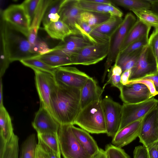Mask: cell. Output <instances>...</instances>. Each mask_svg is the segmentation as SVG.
Returning <instances> with one entry per match:
<instances>
[{"instance_id": "45", "label": "cell", "mask_w": 158, "mask_h": 158, "mask_svg": "<svg viewBox=\"0 0 158 158\" xmlns=\"http://www.w3.org/2000/svg\"><path fill=\"white\" fill-rule=\"evenodd\" d=\"M38 144L43 150L48 158H61L40 139H38Z\"/></svg>"}, {"instance_id": "22", "label": "cell", "mask_w": 158, "mask_h": 158, "mask_svg": "<svg viewBox=\"0 0 158 158\" xmlns=\"http://www.w3.org/2000/svg\"><path fill=\"white\" fill-rule=\"evenodd\" d=\"M79 7L84 11L102 13H109L111 15L122 17L123 12L113 5L90 2L86 0H78Z\"/></svg>"}, {"instance_id": "25", "label": "cell", "mask_w": 158, "mask_h": 158, "mask_svg": "<svg viewBox=\"0 0 158 158\" xmlns=\"http://www.w3.org/2000/svg\"><path fill=\"white\" fill-rule=\"evenodd\" d=\"M0 136L8 142L14 134L10 117L4 106L0 107Z\"/></svg>"}, {"instance_id": "33", "label": "cell", "mask_w": 158, "mask_h": 158, "mask_svg": "<svg viewBox=\"0 0 158 158\" xmlns=\"http://www.w3.org/2000/svg\"><path fill=\"white\" fill-rule=\"evenodd\" d=\"M19 138L14 134L0 152V158H18Z\"/></svg>"}, {"instance_id": "39", "label": "cell", "mask_w": 158, "mask_h": 158, "mask_svg": "<svg viewBox=\"0 0 158 158\" xmlns=\"http://www.w3.org/2000/svg\"><path fill=\"white\" fill-rule=\"evenodd\" d=\"M148 35L143 37L131 44L120 53H130L146 47L148 44Z\"/></svg>"}, {"instance_id": "49", "label": "cell", "mask_w": 158, "mask_h": 158, "mask_svg": "<svg viewBox=\"0 0 158 158\" xmlns=\"http://www.w3.org/2000/svg\"><path fill=\"white\" fill-rule=\"evenodd\" d=\"M91 158H109L107 153L105 150L99 148L98 152Z\"/></svg>"}, {"instance_id": "48", "label": "cell", "mask_w": 158, "mask_h": 158, "mask_svg": "<svg viewBox=\"0 0 158 158\" xmlns=\"http://www.w3.org/2000/svg\"><path fill=\"white\" fill-rule=\"evenodd\" d=\"M142 79H148L152 81L153 82L156 91L158 92V72L155 74L148 76Z\"/></svg>"}, {"instance_id": "17", "label": "cell", "mask_w": 158, "mask_h": 158, "mask_svg": "<svg viewBox=\"0 0 158 158\" xmlns=\"http://www.w3.org/2000/svg\"><path fill=\"white\" fill-rule=\"evenodd\" d=\"M120 91V98L125 104L139 103L154 97L147 87L141 83L123 85Z\"/></svg>"}, {"instance_id": "11", "label": "cell", "mask_w": 158, "mask_h": 158, "mask_svg": "<svg viewBox=\"0 0 158 158\" xmlns=\"http://www.w3.org/2000/svg\"><path fill=\"white\" fill-rule=\"evenodd\" d=\"M106 133L113 137L118 131L121 122L122 106L106 96L102 99Z\"/></svg>"}, {"instance_id": "37", "label": "cell", "mask_w": 158, "mask_h": 158, "mask_svg": "<svg viewBox=\"0 0 158 158\" xmlns=\"http://www.w3.org/2000/svg\"><path fill=\"white\" fill-rule=\"evenodd\" d=\"M0 78L4 75L10 63L2 34L0 32Z\"/></svg>"}, {"instance_id": "42", "label": "cell", "mask_w": 158, "mask_h": 158, "mask_svg": "<svg viewBox=\"0 0 158 158\" xmlns=\"http://www.w3.org/2000/svg\"><path fill=\"white\" fill-rule=\"evenodd\" d=\"M108 73V80L104 85L102 89L104 90L107 85L110 84L111 86L116 87L120 90L123 85L121 82V75L112 73L110 71Z\"/></svg>"}, {"instance_id": "26", "label": "cell", "mask_w": 158, "mask_h": 158, "mask_svg": "<svg viewBox=\"0 0 158 158\" xmlns=\"http://www.w3.org/2000/svg\"><path fill=\"white\" fill-rule=\"evenodd\" d=\"M145 47L130 53H120L114 64L121 68L122 73L131 69L135 66Z\"/></svg>"}, {"instance_id": "47", "label": "cell", "mask_w": 158, "mask_h": 158, "mask_svg": "<svg viewBox=\"0 0 158 158\" xmlns=\"http://www.w3.org/2000/svg\"><path fill=\"white\" fill-rule=\"evenodd\" d=\"M131 73V69L126 70L123 72L121 76V82L123 85L127 84Z\"/></svg>"}, {"instance_id": "31", "label": "cell", "mask_w": 158, "mask_h": 158, "mask_svg": "<svg viewBox=\"0 0 158 158\" xmlns=\"http://www.w3.org/2000/svg\"><path fill=\"white\" fill-rule=\"evenodd\" d=\"M132 11L138 19L147 25L155 28H158V15L149 9H143Z\"/></svg>"}, {"instance_id": "53", "label": "cell", "mask_w": 158, "mask_h": 158, "mask_svg": "<svg viewBox=\"0 0 158 158\" xmlns=\"http://www.w3.org/2000/svg\"><path fill=\"white\" fill-rule=\"evenodd\" d=\"M157 107H158V106H157Z\"/></svg>"}, {"instance_id": "1", "label": "cell", "mask_w": 158, "mask_h": 158, "mask_svg": "<svg viewBox=\"0 0 158 158\" xmlns=\"http://www.w3.org/2000/svg\"><path fill=\"white\" fill-rule=\"evenodd\" d=\"M57 84L51 97V114L60 125H73L81 110V89Z\"/></svg>"}, {"instance_id": "14", "label": "cell", "mask_w": 158, "mask_h": 158, "mask_svg": "<svg viewBox=\"0 0 158 158\" xmlns=\"http://www.w3.org/2000/svg\"><path fill=\"white\" fill-rule=\"evenodd\" d=\"M54 76L58 84L81 89L90 77L75 67L56 68Z\"/></svg>"}, {"instance_id": "2", "label": "cell", "mask_w": 158, "mask_h": 158, "mask_svg": "<svg viewBox=\"0 0 158 158\" xmlns=\"http://www.w3.org/2000/svg\"><path fill=\"white\" fill-rule=\"evenodd\" d=\"M2 34L10 63L35 57L27 37L10 24L1 19Z\"/></svg>"}, {"instance_id": "50", "label": "cell", "mask_w": 158, "mask_h": 158, "mask_svg": "<svg viewBox=\"0 0 158 158\" xmlns=\"http://www.w3.org/2000/svg\"><path fill=\"white\" fill-rule=\"evenodd\" d=\"M151 4L150 10L158 15V0H149Z\"/></svg>"}, {"instance_id": "36", "label": "cell", "mask_w": 158, "mask_h": 158, "mask_svg": "<svg viewBox=\"0 0 158 158\" xmlns=\"http://www.w3.org/2000/svg\"><path fill=\"white\" fill-rule=\"evenodd\" d=\"M37 136L38 139L61 157L58 133L38 134Z\"/></svg>"}, {"instance_id": "24", "label": "cell", "mask_w": 158, "mask_h": 158, "mask_svg": "<svg viewBox=\"0 0 158 158\" xmlns=\"http://www.w3.org/2000/svg\"><path fill=\"white\" fill-rule=\"evenodd\" d=\"M44 29L51 38L61 41L68 36L76 33L60 20L50 23L44 27Z\"/></svg>"}, {"instance_id": "29", "label": "cell", "mask_w": 158, "mask_h": 158, "mask_svg": "<svg viewBox=\"0 0 158 158\" xmlns=\"http://www.w3.org/2000/svg\"><path fill=\"white\" fill-rule=\"evenodd\" d=\"M64 0H51L44 14L42 21L44 27L60 19L59 12Z\"/></svg>"}, {"instance_id": "9", "label": "cell", "mask_w": 158, "mask_h": 158, "mask_svg": "<svg viewBox=\"0 0 158 158\" xmlns=\"http://www.w3.org/2000/svg\"><path fill=\"white\" fill-rule=\"evenodd\" d=\"M158 72L156 60L148 44L144 48L135 66L131 69L129 81L141 79Z\"/></svg>"}, {"instance_id": "12", "label": "cell", "mask_w": 158, "mask_h": 158, "mask_svg": "<svg viewBox=\"0 0 158 158\" xmlns=\"http://www.w3.org/2000/svg\"><path fill=\"white\" fill-rule=\"evenodd\" d=\"M33 70L35 74V86L40 99V103L51 113V97L57 86V83L53 75L37 69Z\"/></svg>"}, {"instance_id": "15", "label": "cell", "mask_w": 158, "mask_h": 158, "mask_svg": "<svg viewBox=\"0 0 158 158\" xmlns=\"http://www.w3.org/2000/svg\"><path fill=\"white\" fill-rule=\"evenodd\" d=\"M138 137L139 142L146 147L158 140L157 106L143 118Z\"/></svg>"}, {"instance_id": "6", "label": "cell", "mask_w": 158, "mask_h": 158, "mask_svg": "<svg viewBox=\"0 0 158 158\" xmlns=\"http://www.w3.org/2000/svg\"><path fill=\"white\" fill-rule=\"evenodd\" d=\"M99 42L81 33H73L66 37L45 54L61 55L73 58L85 47Z\"/></svg>"}, {"instance_id": "7", "label": "cell", "mask_w": 158, "mask_h": 158, "mask_svg": "<svg viewBox=\"0 0 158 158\" xmlns=\"http://www.w3.org/2000/svg\"><path fill=\"white\" fill-rule=\"evenodd\" d=\"M158 105V100L154 97L139 103H123L121 122L118 131L134 122L143 119Z\"/></svg>"}, {"instance_id": "16", "label": "cell", "mask_w": 158, "mask_h": 158, "mask_svg": "<svg viewBox=\"0 0 158 158\" xmlns=\"http://www.w3.org/2000/svg\"><path fill=\"white\" fill-rule=\"evenodd\" d=\"M32 125L37 134L57 133L60 126L48 109L40 103Z\"/></svg>"}, {"instance_id": "4", "label": "cell", "mask_w": 158, "mask_h": 158, "mask_svg": "<svg viewBox=\"0 0 158 158\" xmlns=\"http://www.w3.org/2000/svg\"><path fill=\"white\" fill-rule=\"evenodd\" d=\"M136 20L135 17L132 13H127L123 19L122 23L110 36L109 52L105 64L102 82L104 81L112 64L115 62L125 37Z\"/></svg>"}, {"instance_id": "52", "label": "cell", "mask_w": 158, "mask_h": 158, "mask_svg": "<svg viewBox=\"0 0 158 158\" xmlns=\"http://www.w3.org/2000/svg\"><path fill=\"white\" fill-rule=\"evenodd\" d=\"M0 107L3 106L2 95V78H0Z\"/></svg>"}, {"instance_id": "30", "label": "cell", "mask_w": 158, "mask_h": 158, "mask_svg": "<svg viewBox=\"0 0 158 158\" xmlns=\"http://www.w3.org/2000/svg\"><path fill=\"white\" fill-rule=\"evenodd\" d=\"M123 20L122 17L111 15L107 20L97 27L92 28L94 30L110 37L122 23Z\"/></svg>"}, {"instance_id": "19", "label": "cell", "mask_w": 158, "mask_h": 158, "mask_svg": "<svg viewBox=\"0 0 158 158\" xmlns=\"http://www.w3.org/2000/svg\"><path fill=\"white\" fill-rule=\"evenodd\" d=\"M103 90L94 79L89 78L81 89V110L91 102L102 99Z\"/></svg>"}, {"instance_id": "3", "label": "cell", "mask_w": 158, "mask_h": 158, "mask_svg": "<svg viewBox=\"0 0 158 158\" xmlns=\"http://www.w3.org/2000/svg\"><path fill=\"white\" fill-rule=\"evenodd\" d=\"M73 124L92 134L106 133L102 99L94 101L81 109Z\"/></svg>"}, {"instance_id": "28", "label": "cell", "mask_w": 158, "mask_h": 158, "mask_svg": "<svg viewBox=\"0 0 158 158\" xmlns=\"http://www.w3.org/2000/svg\"><path fill=\"white\" fill-rule=\"evenodd\" d=\"M111 15L94 12L84 11L81 14L80 20L92 27H97L107 20Z\"/></svg>"}, {"instance_id": "44", "label": "cell", "mask_w": 158, "mask_h": 158, "mask_svg": "<svg viewBox=\"0 0 158 158\" xmlns=\"http://www.w3.org/2000/svg\"><path fill=\"white\" fill-rule=\"evenodd\" d=\"M133 158H149L146 148L143 145L135 147L133 151Z\"/></svg>"}, {"instance_id": "13", "label": "cell", "mask_w": 158, "mask_h": 158, "mask_svg": "<svg viewBox=\"0 0 158 158\" xmlns=\"http://www.w3.org/2000/svg\"><path fill=\"white\" fill-rule=\"evenodd\" d=\"M1 18L27 37L31 23L21 3L10 6L2 12Z\"/></svg>"}, {"instance_id": "8", "label": "cell", "mask_w": 158, "mask_h": 158, "mask_svg": "<svg viewBox=\"0 0 158 158\" xmlns=\"http://www.w3.org/2000/svg\"><path fill=\"white\" fill-rule=\"evenodd\" d=\"M109 48V41L99 42L87 46L73 58V65L87 66L95 64L107 57Z\"/></svg>"}, {"instance_id": "38", "label": "cell", "mask_w": 158, "mask_h": 158, "mask_svg": "<svg viewBox=\"0 0 158 158\" xmlns=\"http://www.w3.org/2000/svg\"><path fill=\"white\" fill-rule=\"evenodd\" d=\"M41 1V0H26L21 3L30 19L31 24Z\"/></svg>"}, {"instance_id": "21", "label": "cell", "mask_w": 158, "mask_h": 158, "mask_svg": "<svg viewBox=\"0 0 158 158\" xmlns=\"http://www.w3.org/2000/svg\"><path fill=\"white\" fill-rule=\"evenodd\" d=\"M72 131L77 139L87 153L92 157L98 152L99 148L88 132L71 125Z\"/></svg>"}, {"instance_id": "46", "label": "cell", "mask_w": 158, "mask_h": 158, "mask_svg": "<svg viewBox=\"0 0 158 158\" xmlns=\"http://www.w3.org/2000/svg\"><path fill=\"white\" fill-rule=\"evenodd\" d=\"M146 148L149 158H158V140Z\"/></svg>"}, {"instance_id": "35", "label": "cell", "mask_w": 158, "mask_h": 158, "mask_svg": "<svg viewBox=\"0 0 158 158\" xmlns=\"http://www.w3.org/2000/svg\"><path fill=\"white\" fill-rule=\"evenodd\" d=\"M37 144L35 135H30L23 144L20 158H36Z\"/></svg>"}, {"instance_id": "43", "label": "cell", "mask_w": 158, "mask_h": 158, "mask_svg": "<svg viewBox=\"0 0 158 158\" xmlns=\"http://www.w3.org/2000/svg\"><path fill=\"white\" fill-rule=\"evenodd\" d=\"M134 83H141L145 85L154 97L158 94V92L156 90L153 82L151 80L146 79H141L129 81L127 84Z\"/></svg>"}, {"instance_id": "27", "label": "cell", "mask_w": 158, "mask_h": 158, "mask_svg": "<svg viewBox=\"0 0 158 158\" xmlns=\"http://www.w3.org/2000/svg\"><path fill=\"white\" fill-rule=\"evenodd\" d=\"M34 57L54 68L73 65L72 58L61 55L45 54L39 55Z\"/></svg>"}, {"instance_id": "23", "label": "cell", "mask_w": 158, "mask_h": 158, "mask_svg": "<svg viewBox=\"0 0 158 158\" xmlns=\"http://www.w3.org/2000/svg\"><path fill=\"white\" fill-rule=\"evenodd\" d=\"M151 27L137 19L136 22L124 39L121 47L120 52L134 41L146 35H148Z\"/></svg>"}, {"instance_id": "5", "label": "cell", "mask_w": 158, "mask_h": 158, "mask_svg": "<svg viewBox=\"0 0 158 158\" xmlns=\"http://www.w3.org/2000/svg\"><path fill=\"white\" fill-rule=\"evenodd\" d=\"M71 125H60L58 135L61 153L64 158H91L73 134Z\"/></svg>"}, {"instance_id": "20", "label": "cell", "mask_w": 158, "mask_h": 158, "mask_svg": "<svg viewBox=\"0 0 158 158\" xmlns=\"http://www.w3.org/2000/svg\"><path fill=\"white\" fill-rule=\"evenodd\" d=\"M51 1V0H41L37 11L31 24L27 38L33 51L39 43L40 41L37 38L38 31L45 10Z\"/></svg>"}, {"instance_id": "41", "label": "cell", "mask_w": 158, "mask_h": 158, "mask_svg": "<svg viewBox=\"0 0 158 158\" xmlns=\"http://www.w3.org/2000/svg\"><path fill=\"white\" fill-rule=\"evenodd\" d=\"M148 44L156 60L158 68V28H155L149 37Z\"/></svg>"}, {"instance_id": "34", "label": "cell", "mask_w": 158, "mask_h": 158, "mask_svg": "<svg viewBox=\"0 0 158 158\" xmlns=\"http://www.w3.org/2000/svg\"><path fill=\"white\" fill-rule=\"evenodd\" d=\"M20 62L24 65L33 70L37 69L54 75L56 68H53L40 60L33 57L21 60Z\"/></svg>"}, {"instance_id": "18", "label": "cell", "mask_w": 158, "mask_h": 158, "mask_svg": "<svg viewBox=\"0 0 158 158\" xmlns=\"http://www.w3.org/2000/svg\"><path fill=\"white\" fill-rule=\"evenodd\" d=\"M142 119L134 122L118 131L113 137L112 144L121 148L135 140L139 135Z\"/></svg>"}, {"instance_id": "51", "label": "cell", "mask_w": 158, "mask_h": 158, "mask_svg": "<svg viewBox=\"0 0 158 158\" xmlns=\"http://www.w3.org/2000/svg\"><path fill=\"white\" fill-rule=\"evenodd\" d=\"M87 1L98 3L113 5L111 0H86Z\"/></svg>"}, {"instance_id": "40", "label": "cell", "mask_w": 158, "mask_h": 158, "mask_svg": "<svg viewBox=\"0 0 158 158\" xmlns=\"http://www.w3.org/2000/svg\"><path fill=\"white\" fill-rule=\"evenodd\" d=\"M105 150L109 158H130L123 149L112 144L106 145Z\"/></svg>"}, {"instance_id": "10", "label": "cell", "mask_w": 158, "mask_h": 158, "mask_svg": "<svg viewBox=\"0 0 158 158\" xmlns=\"http://www.w3.org/2000/svg\"><path fill=\"white\" fill-rule=\"evenodd\" d=\"M78 0H64L59 10L60 20L76 33H81L90 37L80 26L81 15L84 10L79 7Z\"/></svg>"}, {"instance_id": "32", "label": "cell", "mask_w": 158, "mask_h": 158, "mask_svg": "<svg viewBox=\"0 0 158 158\" xmlns=\"http://www.w3.org/2000/svg\"><path fill=\"white\" fill-rule=\"evenodd\" d=\"M114 4L123 7L132 11L147 9L150 10L151 4L149 0H111Z\"/></svg>"}]
</instances>
